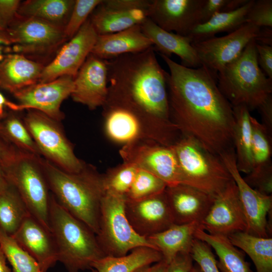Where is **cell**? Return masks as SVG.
Returning <instances> with one entry per match:
<instances>
[{
    "label": "cell",
    "instance_id": "f35d334b",
    "mask_svg": "<svg viewBox=\"0 0 272 272\" xmlns=\"http://www.w3.org/2000/svg\"><path fill=\"white\" fill-rule=\"evenodd\" d=\"M166 187L159 178L139 168L125 197L129 200L143 199L164 192Z\"/></svg>",
    "mask_w": 272,
    "mask_h": 272
},
{
    "label": "cell",
    "instance_id": "2e32d148",
    "mask_svg": "<svg viewBox=\"0 0 272 272\" xmlns=\"http://www.w3.org/2000/svg\"><path fill=\"white\" fill-rule=\"evenodd\" d=\"M74 78L64 76L46 83H37L13 93L20 111L36 110L61 122L65 116L61 110L63 101L71 96Z\"/></svg>",
    "mask_w": 272,
    "mask_h": 272
},
{
    "label": "cell",
    "instance_id": "f6af8a7d",
    "mask_svg": "<svg viewBox=\"0 0 272 272\" xmlns=\"http://www.w3.org/2000/svg\"><path fill=\"white\" fill-rule=\"evenodd\" d=\"M193 260L190 253H180L167 263L165 272H191Z\"/></svg>",
    "mask_w": 272,
    "mask_h": 272
},
{
    "label": "cell",
    "instance_id": "7402d4cb",
    "mask_svg": "<svg viewBox=\"0 0 272 272\" xmlns=\"http://www.w3.org/2000/svg\"><path fill=\"white\" fill-rule=\"evenodd\" d=\"M46 272L57 261L55 245L50 231L31 215L12 235Z\"/></svg>",
    "mask_w": 272,
    "mask_h": 272
},
{
    "label": "cell",
    "instance_id": "f907efd6",
    "mask_svg": "<svg viewBox=\"0 0 272 272\" xmlns=\"http://www.w3.org/2000/svg\"><path fill=\"white\" fill-rule=\"evenodd\" d=\"M255 41L257 43L272 46L271 28H260L259 36L255 39Z\"/></svg>",
    "mask_w": 272,
    "mask_h": 272
},
{
    "label": "cell",
    "instance_id": "4fadbf2b",
    "mask_svg": "<svg viewBox=\"0 0 272 272\" xmlns=\"http://www.w3.org/2000/svg\"><path fill=\"white\" fill-rule=\"evenodd\" d=\"M237 187L239 198L245 217V232L254 236L268 237L270 232L267 217L272 209L271 195L260 193L250 187L238 171L234 150L219 156ZM271 233V232H270Z\"/></svg>",
    "mask_w": 272,
    "mask_h": 272
},
{
    "label": "cell",
    "instance_id": "9a60e30c",
    "mask_svg": "<svg viewBox=\"0 0 272 272\" xmlns=\"http://www.w3.org/2000/svg\"><path fill=\"white\" fill-rule=\"evenodd\" d=\"M151 0H104L89 17L98 35L112 34L141 25L148 18Z\"/></svg>",
    "mask_w": 272,
    "mask_h": 272
},
{
    "label": "cell",
    "instance_id": "ffe728a7",
    "mask_svg": "<svg viewBox=\"0 0 272 272\" xmlns=\"http://www.w3.org/2000/svg\"><path fill=\"white\" fill-rule=\"evenodd\" d=\"M107 94L106 61L90 53L74 79L71 97L75 102L93 110L103 107Z\"/></svg>",
    "mask_w": 272,
    "mask_h": 272
},
{
    "label": "cell",
    "instance_id": "f1b7e54d",
    "mask_svg": "<svg viewBox=\"0 0 272 272\" xmlns=\"http://www.w3.org/2000/svg\"><path fill=\"white\" fill-rule=\"evenodd\" d=\"M104 130L111 141L123 145L145 139L138 119L127 111L117 108H103Z\"/></svg>",
    "mask_w": 272,
    "mask_h": 272
},
{
    "label": "cell",
    "instance_id": "6f0895ef",
    "mask_svg": "<svg viewBox=\"0 0 272 272\" xmlns=\"http://www.w3.org/2000/svg\"><path fill=\"white\" fill-rule=\"evenodd\" d=\"M152 268V265L142 267L134 272H150Z\"/></svg>",
    "mask_w": 272,
    "mask_h": 272
},
{
    "label": "cell",
    "instance_id": "f5cc1de1",
    "mask_svg": "<svg viewBox=\"0 0 272 272\" xmlns=\"http://www.w3.org/2000/svg\"><path fill=\"white\" fill-rule=\"evenodd\" d=\"M249 0H227L222 12L235 11L246 4Z\"/></svg>",
    "mask_w": 272,
    "mask_h": 272
},
{
    "label": "cell",
    "instance_id": "ac0fdd59",
    "mask_svg": "<svg viewBox=\"0 0 272 272\" xmlns=\"http://www.w3.org/2000/svg\"><path fill=\"white\" fill-rule=\"evenodd\" d=\"M124 210L134 231L145 238L174 224L164 191L138 200L126 198Z\"/></svg>",
    "mask_w": 272,
    "mask_h": 272
},
{
    "label": "cell",
    "instance_id": "c3c4849f",
    "mask_svg": "<svg viewBox=\"0 0 272 272\" xmlns=\"http://www.w3.org/2000/svg\"><path fill=\"white\" fill-rule=\"evenodd\" d=\"M262 123L269 135L272 137V95L258 108Z\"/></svg>",
    "mask_w": 272,
    "mask_h": 272
},
{
    "label": "cell",
    "instance_id": "cb8c5ba5",
    "mask_svg": "<svg viewBox=\"0 0 272 272\" xmlns=\"http://www.w3.org/2000/svg\"><path fill=\"white\" fill-rule=\"evenodd\" d=\"M141 27L144 34L152 41L155 50L158 51L160 54L169 57L172 54H175L181 59V64L188 67L201 66L189 37L166 31L148 18Z\"/></svg>",
    "mask_w": 272,
    "mask_h": 272
},
{
    "label": "cell",
    "instance_id": "60d3db41",
    "mask_svg": "<svg viewBox=\"0 0 272 272\" xmlns=\"http://www.w3.org/2000/svg\"><path fill=\"white\" fill-rule=\"evenodd\" d=\"M212 248L205 242L194 238L190 250V255L203 272H221Z\"/></svg>",
    "mask_w": 272,
    "mask_h": 272
},
{
    "label": "cell",
    "instance_id": "8992f818",
    "mask_svg": "<svg viewBox=\"0 0 272 272\" xmlns=\"http://www.w3.org/2000/svg\"><path fill=\"white\" fill-rule=\"evenodd\" d=\"M173 147L181 183L215 197L233 180L220 157L210 153L193 139L181 135Z\"/></svg>",
    "mask_w": 272,
    "mask_h": 272
},
{
    "label": "cell",
    "instance_id": "91938a15",
    "mask_svg": "<svg viewBox=\"0 0 272 272\" xmlns=\"http://www.w3.org/2000/svg\"><path fill=\"white\" fill-rule=\"evenodd\" d=\"M91 272H97V270H95V269H94V268H92V269H91Z\"/></svg>",
    "mask_w": 272,
    "mask_h": 272
},
{
    "label": "cell",
    "instance_id": "836d02e7",
    "mask_svg": "<svg viewBox=\"0 0 272 272\" xmlns=\"http://www.w3.org/2000/svg\"><path fill=\"white\" fill-rule=\"evenodd\" d=\"M18 111L9 110L0 118V137L18 151L42 157Z\"/></svg>",
    "mask_w": 272,
    "mask_h": 272
},
{
    "label": "cell",
    "instance_id": "ba28073f",
    "mask_svg": "<svg viewBox=\"0 0 272 272\" xmlns=\"http://www.w3.org/2000/svg\"><path fill=\"white\" fill-rule=\"evenodd\" d=\"M23 119L42 157L67 172L83 168L85 162L76 155L60 122L32 109L27 110Z\"/></svg>",
    "mask_w": 272,
    "mask_h": 272
},
{
    "label": "cell",
    "instance_id": "d590c367",
    "mask_svg": "<svg viewBox=\"0 0 272 272\" xmlns=\"http://www.w3.org/2000/svg\"><path fill=\"white\" fill-rule=\"evenodd\" d=\"M0 248L12 267V272H41L36 261L11 235L0 228Z\"/></svg>",
    "mask_w": 272,
    "mask_h": 272
},
{
    "label": "cell",
    "instance_id": "52a82bcc",
    "mask_svg": "<svg viewBox=\"0 0 272 272\" xmlns=\"http://www.w3.org/2000/svg\"><path fill=\"white\" fill-rule=\"evenodd\" d=\"M125 196L108 192L102 198L96 236L106 256H124L139 247L153 248L146 238L137 234L129 224L125 213Z\"/></svg>",
    "mask_w": 272,
    "mask_h": 272
},
{
    "label": "cell",
    "instance_id": "f546056e",
    "mask_svg": "<svg viewBox=\"0 0 272 272\" xmlns=\"http://www.w3.org/2000/svg\"><path fill=\"white\" fill-rule=\"evenodd\" d=\"M130 252L122 256H106L95 261L92 268L97 272H134L163 259L159 251L149 247H139Z\"/></svg>",
    "mask_w": 272,
    "mask_h": 272
},
{
    "label": "cell",
    "instance_id": "603a6c76",
    "mask_svg": "<svg viewBox=\"0 0 272 272\" xmlns=\"http://www.w3.org/2000/svg\"><path fill=\"white\" fill-rule=\"evenodd\" d=\"M152 46L141 25H138L120 32L98 35L91 54L107 60L125 54L141 52Z\"/></svg>",
    "mask_w": 272,
    "mask_h": 272
},
{
    "label": "cell",
    "instance_id": "ee69618b",
    "mask_svg": "<svg viewBox=\"0 0 272 272\" xmlns=\"http://www.w3.org/2000/svg\"><path fill=\"white\" fill-rule=\"evenodd\" d=\"M256 48L259 67L265 76L272 80V46L256 42Z\"/></svg>",
    "mask_w": 272,
    "mask_h": 272
},
{
    "label": "cell",
    "instance_id": "bcb514c9",
    "mask_svg": "<svg viewBox=\"0 0 272 272\" xmlns=\"http://www.w3.org/2000/svg\"><path fill=\"white\" fill-rule=\"evenodd\" d=\"M21 152L0 137V163L6 172L13 165Z\"/></svg>",
    "mask_w": 272,
    "mask_h": 272
},
{
    "label": "cell",
    "instance_id": "11a10c76",
    "mask_svg": "<svg viewBox=\"0 0 272 272\" xmlns=\"http://www.w3.org/2000/svg\"><path fill=\"white\" fill-rule=\"evenodd\" d=\"M0 272H12L7 264L6 258L0 248Z\"/></svg>",
    "mask_w": 272,
    "mask_h": 272
},
{
    "label": "cell",
    "instance_id": "44dd1931",
    "mask_svg": "<svg viewBox=\"0 0 272 272\" xmlns=\"http://www.w3.org/2000/svg\"><path fill=\"white\" fill-rule=\"evenodd\" d=\"M164 193L174 224L200 223L215 198L212 195L187 184L167 186Z\"/></svg>",
    "mask_w": 272,
    "mask_h": 272
},
{
    "label": "cell",
    "instance_id": "277c9868",
    "mask_svg": "<svg viewBox=\"0 0 272 272\" xmlns=\"http://www.w3.org/2000/svg\"><path fill=\"white\" fill-rule=\"evenodd\" d=\"M49 225L57 261L69 272L91 269L95 261L106 256L93 231L62 208L51 193Z\"/></svg>",
    "mask_w": 272,
    "mask_h": 272
},
{
    "label": "cell",
    "instance_id": "8fae6325",
    "mask_svg": "<svg viewBox=\"0 0 272 272\" xmlns=\"http://www.w3.org/2000/svg\"><path fill=\"white\" fill-rule=\"evenodd\" d=\"M123 162L129 163L155 175L167 185L181 183L178 162L172 146L141 139L123 146L119 150Z\"/></svg>",
    "mask_w": 272,
    "mask_h": 272
},
{
    "label": "cell",
    "instance_id": "8d00e7d4",
    "mask_svg": "<svg viewBox=\"0 0 272 272\" xmlns=\"http://www.w3.org/2000/svg\"><path fill=\"white\" fill-rule=\"evenodd\" d=\"M250 121L252 135L251 170L271 166L272 137L254 117L250 115Z\"/></svg>",
    "mask_w": 272,
    "mask_h": 272
},
{
    "label": "cell",
    "instance_id": "816d5d0a",
    "mask_svg": "<svg viewBox=\"0 0 272 272\" xmlns=\"http://www.w3.org/2000/svg\"><path fill=\"white\" fill-rule=\"evenodd\" d=\"M13 45L12 42L6 31L0 30V61L2 60L5 54L4 50Z\"/></svg>",
    "mask_w": 272,
    "mask_h": 272
},
{
    "label": "cell",
    "instance_id": "484cf974",
    "mask_svg": "<svg viewBox=\"0 0 272 272\" xmlns=\"http://www.w3.org/2000/svg\"><path fill=\"white\" fill-rule=\"evenodd\" d=\"M200 223L173 224L166 230L146 238L152 247L159 251L168 263L180 253H190L194 234Z\"/></svg>",
    "mask_w": 272,
    "mask_h": 272
},
{
    "label": "cell",
    "instance_id": "74e56055",
    "mask_svg": "<svg viewBox=\"0 0 272 272\" xmlns=\"http://www.w3.org/2000/svg\"><path fill=\"white\" fill-rule=\"evenodd\" d=\"M138 168L132 164L123 162L122 164L109 169L103 174L105 192L125 196Z\"/></svg>",
    "mask_w": 272,
    "mask_h": 272
},
{
    "label": "cell",
    "instance_id": "9f6ffc18",
    "mask_svg": "<svg viewBox=\"0 0 272 272\" xmlns=\"http://www.w3.org/2000/svg\"><path fill=\"white\" fill-rule=\"evenodd\" d=\"M167 265V263L162 259L152 265L150 272H165Z\"/></svg>",
    "mask_w": 272,
    "mask_h": 272
},
{
    "label": "cell",
    "instance_id": "680465c9",
    "mask_svg": "<svg viewBox=\"0 0 272 272\" xmlns=\"http://www.w3.org/2000/svg\"><path fill=\"white\" fill-rule=\"evenodd\" d=\"M191 272H203L200 268V267L199 266V265L195 263L193 264V267L191 270Z\"/></svg>",
    "mask_w": 272,
    "mask_h": 272
},
{
    "label": "cell",
    "instance_id": "681fc988",
    "mask_svg": "<svg viewBox=\"0 0 272 272\" xmlns=\"http://www.w3.org/2000/svg\"><path fill=\"white\" fill-rule=\"evenodd\" d=\"M10 110L19 111V105L9 101L0 91V118H2L6 113V109Z\"/></svg>",
    "mask_w": 272,
    "mask_h": 272
},
{
    "label": "cell",
    "instance_id": "7c38bea8",
    "mask_svg": "<svg viewBox=\"0 0 272 272\" xmlns=\"http://www.w3.org/2000/svg\"><path fill=\"white\" fill-rule=\"evenodd\" d=\"M260 29L245 23L225 36L194 42L192 45L201 66L217 76L224 66L240 56L251 40L258 37Z\"/></svg>",
    "mask_w": 272,
    "mask_h": 272
},
{
    "label": "cell",
    "instance_id": "30bf717a",
    "mask_svg": "<svg viewBox=\"0 0 272 272\" xmlns=\"http://www.w3.org/2000/svg\"><path fill=\"white\" fill-rule=\"evenodd\" d=\"M64 28L18 14L6 31L13 43L12 53L38 56L51 53L67 40Z\"/></svg>",
    "mask_w": 272,
    "mask_h": 272
},
{
    "label": "cell",
    "instance_id": "d6a6232c",
    "mask_svg": "<svg viewBox=\"0 0 272 272\" xmlns=\"http://www.w3.org/2000/svg\"><path fill=\"white\" fill-rule=\"evenodd\" d=\"M75 3L74 0H28L21 2L18 14L64 27Z\"/></svg>",
    "mask_w": 272,
    "mask_h": 272
},
{
    "label": "cell",
    "instance_id": "6da1fadb",
    "mask_svg": "<svg viewBox=\"0 0 272 272\" xmlns=\"http://www.w3.org/2000/svg\"><path fill=\"white\" fill-rule=\"evenodd\" d=\"M169 113L181 135L219 156L232 150V106L219 90L217 76L204 66L191 68L164 55Z\"/></svg>",
    "mask_w": 272,
    "mask_h": 272
},
{
    "label": "cell",
    "instance_id": "7a4b0ae2",
    "mask_svg": "<svg viewBox=\"0 0 272 272\" xmlns=\"http://www.w3.org/2000/svg\"><path fill=\"white\" fill-rule=\"evenodd\" d=\"M106 61L109 85L103 108L127 111L139 121L146 139L173 145L181 134L170 118L167 72L160 65L154 47Z\"/></svg>",
    "mask_w": 272,
    "mask_h": 272
},
{
    "label": "cell",
    "instance_id": "db71d44e",
    "mask_svg": "<svg viewBox=\"0 0 272 272\" xmlns=\"http://www.w3.org/2000/svg\"><path fill=\"white\" fill-rule=\"evenodd\" d=\"M9 184L5 169L0 163V192L7 188Z\"/></svg>",
    "mask_w": 272,
    "mask_h": 272
},
{
    "label": "cell",
    "instance_id": "d6986e66",
    "mask_svg": "<svg viewBox=\"0 0 272 272\" xmlns=\"http://www.w3.org/2000/svg\"><path fill=\"white\" fill-rule=\"evenodd\" d=\"M205 0H151L148 18L162 29L187 36L199 24Z\"/></svg>",
    "mask_w": 272,
    "mask_h": 272
},
{
    "label": "cell",
    "instance_id": "5b68a950",
    "mask_svg": "<svg viewBox=\"0 0 272 272\" xmlns=\"http://www.w3.org/2000/svg\"><path fill=\"white\" fill-rule=\"evenodd\" d=\"M256 43L251 40L240 56L217 75L218 87L231 105H243L249 111L258 109L272 93V80L258 63Z\"/></svg>",
    "mask_w": 272,
    "mask_h": 272
},
{
    "label": "cell",
    "instance_id": "5bb4252c",
    "mask_svg": "<svg viewBox=\"0 0 272 272\" xmlns=\"http://www.w3.org/2000/svg\"><path fill=\"white\" fill-rule=\"evenodd\" d=\"M97 36L89 18L53 59L44 66L38 83L50 82L64 76L74 79L91 53Z\"/></svg>",
    "mask_w": 272,
    "mask_h": 272
},
{
    "label": "cell",
    "instance_id": "ab89813d",
    "mask_svg": "<svg viewBox=\"0 0 272 272\" xmlns=\"http://www.w3.org/2000/svg\"><path fill=\"white\" fill-rule=\"evenodd\" d=\"M102 0H75L68 21L64 28V33L68 40L72 38L89 18Z\"/></svg>",
    "mask_w": 272,
    "mask_h": 272
},
{
    "label": "cell",
    "instance_id": "e0dca14e",
    "mask_svg": "<svg viewBox=\"0 0 272 272\" xmlns=\"http://www.w3.org/2000/svg\"><path fill=\"white\" fill-rule=\"evenodd\" d=\"M200 228L210 234L226 236L246 231V221L234 180L215 197L209 212L200 223Z\"/></svg>",
    "mask_w": 272,
    "mask_h": 272
},
{
    "label": "cell",
    "instance_id": "4316f807",
    "mask_svg": "<svg viewBox=\"0 0 272 272\" xmlns=\"http://www.w3.org/2000/svg\"><path fill=\"white\" fill-rule=\"evenodd\" d=\"M194 237L214 250L219 258L217 266L221 272H252L250 264L245 260L244 252L235 247L228 236L210 234L199 228Z\"/></svg>",
    "mask_w": 272,
    "mask_h": 272
},
{
    "label": "cell",
    "instance_id": "7dc6e473",
    "mask_svg": "<svg viewBox=\"0 0 272 272\" xmlns=\"http://www.w3.org/2000/svg\"><path fill=\"white\" fill-rule=\"evenodd\" d=\"M227 0H205L200 14L199 24L207 22L214 14L222 12Z\"/></svg>",
    "mask_w": 272,
    "mask_h": 272
},
{
    "label": "cell",
    "instance_id": "3957f363",
    "mask_svg": "<svg viewBox=\"0 0 272 272\" xmlns=\"http://www.w3.org/2000/svg\"><path fill=\"white\" fill-rule=\"evenodd\" d=\"M40 162L50 193L56 200L97 235L101 204L106 192L103 174L86 163L80 171L70 173L42 157Z\"/></svg>",
    "mask_w": 272,
    "mask_h": 272
},
{
    "label": "cell",
    "instance_id": "9c48e42d",
    "mask_svg": "<svg viewBox=\"0 0 272 272\" xmlns=\"http://www.w3.org/2000/svg\"><path fill=\"white\" fill-rule=\"evenodd\" d=\"M41 157L21 152L13 165L6 171V175L30 214L50 231L51 193L40 164Z\"/></svg>",
    "mask_w": 272,
    "mask_h": 272
},
{
    "label": "cell",
    "instance_id": "7bdbcfd3",
    "mask_svg": "<svg viewBox=\"0 0 272 272\" xmlns=\"http://www.w3.org/2000/svg\"><path fill=\"white\" fill-rule=\"evenodd\" d=\"M19 0H0V30L6 31L18 15Z\"/></svg>",
    "mask_w": 272,
    "mask_h": 272
},
{
    "label": "cell",
    "instance_id": "b9f144b4",
    "mask_svg": "<svg viewBox=\"0 0 272 272\" xmlns=\"http://www.w3.org/2000/svg\"><path fill=\"white\" fill-rule=\"evenodd\" d=\"M245 23L259 28H271L272 1H254L246 16Z\"/></svg>",
    "mask_w": 272,
    "mask_h": 272
},
{
    "label": "cell",
    "instance_id": "e575fe53",
    "mask_svg": "<svg viewBox=\"0 0 272 272\" xmlns=\"http://www.w3.org/2000/svg\"><path fill=\"white\" fill-rule=\"evenodd\" d=\"M30 215L17 190L10 183L0 192V228L12 236Z\"/></svg>",
    "mask_w": 272,
    "mask_h": 272
},
{
    "label": "cell",
    "instance_id": "4dcf8cb0",
    "mask_svg": "<svg viewBox=\"0 0 272 272\" xmlns=\"http://www.w3.org/2000/svg\"><path fill=\"white\" fill-rule=\"evenodd\" d=\"M235 118L233 147L238 171L246 174L252 169L251 127L249 109L245 106H232Z\"/></svg>",
    "mask_w": 272,
    "mask_h": 272
},
{
    "label": "cell",
    "instance_id": "1f68e13d",
    "mask_svg": "<svg viewBox=\"0 0 272 272\" xmlns=\"http://www.w3.org/2000/svg\"><path fill=\"white\" fill-rule=\"evenodd\" d=\"M231 242L247 254L253 261L256 272H272V238L261 237L245 231L228 236Z\"/></svg>",
    "mask_w": 272,
    "mask_h": 272
},
{
    "label": "cell",
    "instance_id": "d4e9b609",
    "mask_svg": "<svg viewBox=\"0 0 272 272\" xmlns=\"http://www.w3.org/2000/svg\"><path fill=\"white\" fill-rule=\"evenodd\" d=\"M44 65L17 53L5 54L0 61V88L12 94L38 83Z\"/></svg>",
    "mask_w": 272,
    "mask_h": 272
},
{
    "label": "cell",
    "instance_id": "83f0119b",
    "mask_svg": "<svg viewBox=\"0 0 272 272\" xmlns=\"http://www.w3.org/2000/svg\"><path fill=\"white\" fill-rule=\"evenodd\" d=\"M255 0L248 2L240 8L231 12L214 14L207 22L195 26L187 37L192 41L198 42L215 36L217 33H230L245 23L246 16Z\"/></svg>",
    "mask_w": 272,
    "mask_h": 272
}]
</instances>
